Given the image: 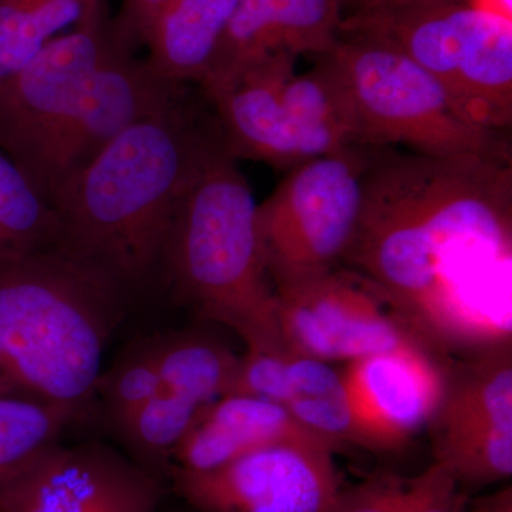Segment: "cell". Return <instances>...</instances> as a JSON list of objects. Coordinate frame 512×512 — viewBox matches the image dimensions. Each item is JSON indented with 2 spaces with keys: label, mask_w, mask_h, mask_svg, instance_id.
<instances>
[{
  "label": "cell",
  "mask_w": 512,
  "mask_h": 512,
  "mask_svg": "<svg viewBox=\"0 0 512 512\" xmlns=\"http://www.w3.org/2000/svg\"><path fill=\"white\" fill-rule=\"evenodd\" d=\"M343 262L444 359L511 343V160L372 156Z\"/></svg>",
  "instance_id": "1"
},
{
  "label": "cell",
  "mask_w": 512,
  "mask_h": 512,
  "mask_svg": "<svg viewBox=\"0 0 512 512\" xmlns=\"http://www.w3.org/2000/svg\"><path fill=\"white\" fill-rule=\"evenodd\" d=\"M227 147L210 101L194 90L127 128L50 201L55 249L130 295L163 276L175 215L205 163Z\"/></svg>",
  "instance_id": "2"
},
{
  "label": "cell",
  "mask_w": 512,
  "mask_h": 512,
  "mask_svg": "<svg viewBox=\"0 0 512 512\" xmlns=\"http://www.w3.org/2000/svg\"><path fill=\"white\" fill-rule=\"evenodd\" d=\"M128 293L55 248L0 264V394L69 409L82 421Z\"/></svg>",
  "instance_id": "3"
},
{
  "label": "cell",
  "mask_w": 512,
  "mask_h": 512,
  "mask_svg": "<svg viewBox=\"0 0 512 512\" xmlns=\"http://www.w3.org/2000/svg\"><path fill=\"white\" fill-rule=\"evenodd\" d=\"M254 192L228 147L205 163L175 215L163 259L174 298L227 326L247 350L285 349Z\"/></svg>",
  "instance_id": "4"
},
{
  "label": "cell",
  "mask_w": 512,
  "mask_h": 512,
  "mask_svg": "<svg viewBox=\"0 0 512 512\" xmlns=\"http://www.w3.org/2000/svg\"><path fill=\"white\" fill-rule=\"evenodd\" d=\"M329 56L348 84L360 147L403 144L420 156L511 160L505 134L461 119L440 83L384 37L349 33Z\"/></svg>",
  "instance_id": "5"
},
{
  "label": "cell",
  "mask_w": 512,
  "mask_h": 512,
  "mask_svg": "<svg viewBox=\"0 0 512 512\" xmlns=\"http://www.w3.org/2000/svg\"><path fill=\"white\" fill-rule=\"evenodd\" d=\"M366 147H350L292 168L256 210V228L274 289L339 268L363 207Z\"/></svg>",
  "instance_id": "6"
},
{
  "label": "cell",
  "mask_w": 512,
  "mask_h": 512,
  "mask_svg": "<svg viewBox=\"0 0 512 512\" xmlns=\"http://www.w3.org/2000/svg\"><path fill=\"white\" fill-rule=\"evenodd\" d=\"M191 87L161 79L146 59L121 46L90 76L23 173L50 204L123 131L167 109Z\"/></svg>",
  "instance_id": "7"
},
{
  "label": "cell",
  "mask_w": 512,
  "mask_h": 512,
  "mask_svg": "<svg viewBox=\"0 0 512 512\" xmlns=\"http://www.w3.org/2000/svg\"><path fill=\"white\" fill-rule=\"evenodd\" d=\"M512 343L444 363L443 396L429 430L433 463L464 487L512 474Z\"/></svg>",
  "instance_id": "8"
},
{
  "label": "cell",
  "mask_w": 512,
  "mask_h": 512,
  "mask_svg": "<svg viewBox=\"0 0 512 512\" xmlns=\"http://www.w3.org/2000/svg\"><path fill=\"white\" fill-rule=\"evenodd\" d=\"M336 450L320 439L282 441L212 470L173 467L168 490L197 512H328L340 490Z\"/></svg>",
  "instance_id": "9"
},
{
  "label": "cell",
  "mask_w": 512,
  "mask_h": 512,
  "mask_svg": "<svg viewBox=\"0 0 512 512\" xmlns=\"http://www.w3.org/2000/svg\"><path fill=\"white\" fill-rule=\"evenodd\" d=\"M275 295L282 342L296 355L348 363L421 342L383 293L355 271L336 268Z\"/></svg>",
  "instance_id": "10"
},
{
  "label": "cell",
  "mask_w": 512,
  "mask_h": 512,
  "mask_svg": "<svg viewBox=\"0 0 512 512\" xmlns=\"http://www.w3.org/2000/svg\"><path fill=\"white\" fill-rule=\"evenodd\" d=\"M121 46L127 45L100 3L0 84V150L20 170L35 157L97 67Z\"/></svg>",
  "instance_id": "11"
},
{
  "label": "cell",
  "mask_w": 512,
  "mask_h": 512,
  "mask_svg": "<svg viewBox=\"0 0 512 512\" xmlns=\"http://www.w3.org/2000/svg\"><path fill=\"white\" fill-rule=\"evenodd\" d=\"M168 493L117 448L57 443L0 490V512H161Z\"/></svg>",
  "instance_id": "12"
},
{
  "label": "cell",
  "mask_w": 512,
  "mask_h": 512,
  "mask_svg": "<svg viewBox=\"0 0 512 512\" xmlns=\"http://www.w3.org/2000/svg\"><path fill=\"white\" fill-rule=\"evenodd\" d=\"M446 359L424 343L360 357L340 370L355 446L402 450L427 429L443 396Z\"/></svg>",
  "instance_id": "13"
},
{
  "label": "cell",
  "mask_w": 512,
  "mask_h": 512,
  "mask_svg": "<svg viewBox=\"0 0 512 512\" xmlns=\"http://www.w3.org/2000/svg\"><path fill=\"white\" fill-rule=\"evenodd\" d=\"M295 56H266L210 101L231 156L295 168L350 148L335 134L308 126L286 110L282 94L295 74Z\"/></svg>",
  "instance_id": "14"
},
{
  "label": "cell",
  "mask_w": 512,
  "mask_h": 512,
  "mask_svg": "<svg viewBox=\"0 0 512 512\" xmlns=\"http://www.w3.org/2000/svg\"><path fill=\"white\" fill-rule=\"evenodd\" d=\"M306 439L325 440L303 427L279 404L227 394L202 407L175 448L171 468L212 470L259 448Z\"/></svg>",
  "instance_id": "15"
},
{
  "label": "cell",
  "mask_w": 512,
  "mask_h": 512,
  "mask_svg": "<svg viewBox=\"0 0 512 512\" xmlns=\"http://www.w3.org/2000/svg\"><path fill=\"white\" fill-rule=\"evenodd\" d=\"M238 0H168L148 29L147 63L161 79L200 86Z\"/></svg>",
  "instance_id": "16"
},
{
  "label": "cell",
  "mask_w": 512,
  "mask_h": 512,
  "mask_svg": "<svg viewBox=\"0 0 512 512\" xmlns=\"http://www.w3.org/2000/svg\"><path fill=\"white\" fill-rule=\"evenodd\" d=\"M163 389L204 407L231 393L241 357L221 340L197 330L156 336Z\"/></svg>",
  "instance_id": "17"
},
{
  "label": "cell",
  "mask_w": 512,
  "mask_h": 512,
  "mask_svg": "<svg viewBox=\"0 0 512 512\" xmlns=\"http://www.w3.org/2000/svg\"><path fill=\"white\" fill-rule=\"evenodd\" d=\"M281 406L336 448L355 444L348 396L332 363L289 350Z\"/></svg>",
  "instance_id": "18"
},
{
  "label": "cell",
  "mask_w": 512,
  "mask_h": 512,
  "mask_svg": "<svg viewBox=\"0 0 512 512\" xmlns=\"http://www.w3.org/2000/svg\"><path fill=\"white\" fill-rule=\"evenodd\" d=\"M101 0H0V84L55 37L82 22Z\"/></svg>",
  "instance_id": "19"
},
{
  "label": "cell",
  "mask_w": 512,
  "mask_h": 512,
  "mask_svg": "<svg viewBox=\"0 0 512 512\" xmlns=\"http://www.w3.org/2000/svg\"><path fill=\"white\" fill-rule=\"evenodd\" d=\"M57 238L52 205L0 150V264L53 248Z\"/></svg>",
  "instance_id": "20"
},
{
  "label": "cell",
  "mask_w": 512,
  "mask_h": 512,
  "mask_svg": "<svg viewBox=\"0 0 512 512\" xmlns=\"http://www.w3.org/2000/svg\"><path fill=\"white\" fill-rule=\"evenodd\" d=\"M79 417L29 397L0 394V490L22 474Z\"/></svg>",
  "instance_id": "21"
},
{
  "label": "cell",
  "mask_w": 512,
  "mask_h": 512,
  "mask_svg": "<svg viewBox=\"0 0 512 512\" xmlns=\"http://www.w3.org/2000/svg\"><path fill=\"white\" fill-rule=\"evenodd\" d=\"M282 0H238L217 55L198 89L207 99L276 50Z\"/></svg>",
  "instance_id": "22"
},
{
  "label": "cell",
  "mask_w": 512,
  "mask_h": 512,
  "mask_svg": "<svg viewBox=\"0 0 512 512\" xmlns=\"http://www.w3.org/2000/svg\"><path fill=\"white\" fill-rule=\"evenodd\" d=\"M201 409L187 397L160 387L156 396L117 430V434L128 456L168 485L174 450Z\"/></svg>",
  "instance_id": "23"
},
{
  "label": "cell",
  "mask_w": 512,
  "mask_h": 512,
  "mask_svg": "<svg viewBox=\"0 0 512 512\" xmlns=\"http://www.w3.org/2000/svg\"><path fill=\"white\" fill-rule=\"evenodd\" d=\"M282 101L296 120L335 134L349 147H360L359 124L348 84L329 55L320 56L309 72L293 74Z\"/></svg>",
  "instance_id": "24"
},
{
  "label": "cell",
  "mask_w": 512,
  "mask_h": 512,
  "mask_svg": "<svg viewBox=\"0 0 512 512\" xmlns=\"http://www.w3.org/2000/svg\"><path fill=\"white\" fill-rule=\"evenodd\" d=\"M468 507L464 488L433 463L413 478L386 471L356 512H468Z\"/></svg>",
  "instance_id": "25"
},
{
  "label": "cell",
  "mask_w": 512,
  "mask_h": 512,
  "mask_svg": "<svg viewBox=\"0 0 512 512\" xmlns=\"http://www.w3.org/2000/svg\"><path fill=\"white\" fill-rule=\"evenodd\" d=\"M156 338L141 339L130 346L106 370L96 386L111 426L119 430L160 390Z\"/></svg>",
  "instance_id": "26"
},
{
  "label": "cell",
  "mask_w": 512,
  "mask_h": 512,
  "mask_svg": "<svg viewBox=\"0 0 512 512\" xmlns=\"http://www.w3.org/2000/svg\"><path fill=\"white\" fill-rule=\"evenodd\" d=\"M342 0H282L276 50L326 56L339 43Z\"/></svg>",
  "instance_id": "27"
},
{
  "label": "cell",
  "mask_w": 512,
  "mask_h": 512,
  "mask_svg": "<svg viewBox=\"0 0 512 512\" xmlns=\"http://www.w3.org/2000/svg\"><path fill=\"white\" fill-rule=\"evenodd\" d=\"M168 0H123L119 18L114 22L117 35L131 49L144 46L148 29Z\"/></svg>",
  "instance_id": "28"
},
{
  "label": "cell",
  "mask_w": 512,
  "mask_h": 512,
  "mask_svg": "<svg viewBox=\"0 0 512 512\" xmlns=\"http://www.w3.org/2000/svg\"><path fill=\"white\" fill-rule=\"evenodd\" d=\"M468 512H512V488L511 485L474 501L468 507Z\"/></svg>",
  "instance_id": "29"
},
{
  "label": "cell",
  "mask_w": 512,
  "mask_h": 512,
  "mask_svg": "<svg viewBox=\"0 0 512 512\" xmlns=\"http://www.w3.org/2000/svg\"><path fill=\"white\" fill-rule=\"evenodd\" d=\"M464 2L473 9L512 20V0H464Z\"/></svg>",
  "instance_id": "30"
},
{
  "label": "cell",
  "mask_w": 512,
  "mask_h": 512,
  "mask_svg": "<svg viewBox=\"0 0 512 512\" xmlns=\"http://www.w3.org/2000/svg\"><path fill=\"white\" fill-rule=\"evenodd\" d=\"M161 512H197V511L192 510V508L188 507V505H185V504H184V508H175V510H165V504H164L163 510H161Z\"/></svg>",
  "instance_id": "31"
},
{
  "label": "cell",
  "mask_w": 512,
  "mask_h": 512,
  "mask_svg": "<svg viewBox=\"0 0 512 512\" xmlns=\"http://www.w3.org/2000/svg\"><path fill=\"white\" fill-rule=\"evenodd\" d=\"M375 2V0H359V8L360 6H365L367 3Z\"/></svg>",
  "instance_id": "32"
},
{
  "label": "cell",
  "mask_w": 512,
  "mask_h": 512,
  "mask_svg": "<svg viewBox=\"0 0 512 512\" xmlns=\"http://www.w3.org/2000/svg\"><path fill=\"white\" fill-rule=\"evenodd\" d=\"M343 5H346V3H357L359 5V0H342Z\"/></svg>",
  "instance_id": "33"
}]
</instances>
